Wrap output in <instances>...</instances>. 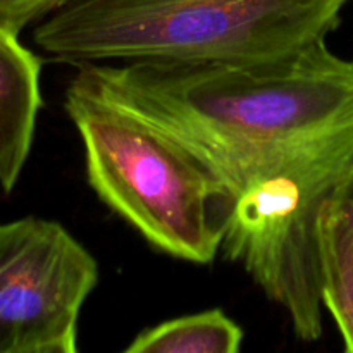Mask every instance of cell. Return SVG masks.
Here are the masks:
<instances>
[{
  "label": "cell",
  "mask_w": 353,
  "mask_h": 353,
  "mask_svg": "<svg viewBox=\"0 0 353 353\" xmlns=\"http://www.w3.org/2000/svg\"><path fill=\"white\" fill-rule=\"evenodd\" d=\"M317 231L323 303L340 330L345 352L353 353V226L327 200Z\"/></svg>",
  "instance_id": "52a82bcc"
},
{
  "label": "cell",
  "mask_w": 353,
  "mask_h": 353,
  "mask_svg": "<svg viewBox=\"0 0 353 353\" xmlns=\"http://www.w3.org/2000/svg\"><path fill=\"white\" fill-rule=\"evenodd\" d=\"M41 61L0 26V186L12 192L30 157L41 109Z\"/></svg>",
  "instance_id": "8992f818"
},
{
  "label": "cell",
  "mask_w": 353,
  "mask_h": 353,
  "mask_svg": "<svg viewBox=\"0 0 353 353\" xmlns=\"http://www.w3.org/2000/svg\"><path fill=\"white\" fill-rule=\"evenodd\" d=\"M97 259L55 221L0 224V353H76Z\"/></svg>",
  "instance_id": "5b68a950"
},
{
  "label": "cell",
  "mask_w": 353,
  "mask_h": 353,
  "mask_svg": "<svg viewBox=\"0 0 353 353\" xmlns=\"http://www.w3.org/2000/svg\"><path fill=\"white\" fill-rule=\"evenodd\" d=\"M245 331L221 309L165 321L141 331L126 353H236Z\"/></svg>",
  "instance_id": "ba28073f"
},
{
  "label": "cell",
  "mask_w": 353,
  "mask_h": 353,
  "mask_svg": "<svg viewBox=\"0 0 353 353\" xmlns=\"http://www.w3.org/2000/svg\"><path fill=\"white\" fill-rule=\"evenodd\" d=\"M69 83L174 137L219 183L353 126V57L326 40L254 61L90 62Z\"/></svg>",
  "instance_id": "6da1fadb"
},
{
  "label": "cell",
  "mask_w": 353,
  "mask_h": 353,
  "mask_svg": "<svg viewBox=\"0 0 353 353\" xmlns=\"http://www.w3.org/2000/svg\"><path fill=\"white\" fill-rule=\"evenodd\" d=\"M331 207L341 214L353 226V164L330 199Z\"/></svg>",
  "instance_id": "30bf717a"
},
{
  "label": "cell",
  "mask_w": 353,
  "mask_h": 353,
  "mask_svg": "<svg viewBox=\"0 0 353 353\" xmlns=\"http://www.w3.org/2000/svg\"><path fill=\"white\" fill-rule=\"evenodd\" d=\"M64 109L99 199L162 254L210 264L230 214L226 190L210 169L161 128L72 83Z\"/></svg>",
  "instance_id": "3957f363"
},
{
  "label": "cell",
  "mask_w": 353,
  "mask_h": 353,
  "mask_svg": "<svg viewBox=\"0 0 353 353\" xmlns=\"http://www.w3.org/2000/svg\"><path fill=\"white\" fill-rule=\"evenodd\" d=\"M353 164V126L224 183L221 252L288 314L302 341L323 336L319 214Z\"/></svg>",
  "instance_id": "277c9868"
},
{
  "label": "cell",
  "mask_w": 353,
  "mask_h": 353,
  "mask_svg": "<svg viewBox=\"0 0 353 353\" xmlns=\"http://www.w3.org/2000/svg\"><path fill=\"white\" fill-rule=\"evenodd\" d=\"M350 0H69L34 43L69 65L133 59L254 61L326 40Z\"/></svg>",
  "instance_id": "7a4b0ae2"
},
{
  "label": "cell",
  "mask_w": 353,
  "mask_h": 353,
  "mask_svg": "<svg viewBox=\"0 0 353 353\" xmlns=\"http://www.w3.org/2000/svg\"><path fill=\"white\" fill-rule=\"evenodd\" d=\"M69 0H0V26L21 33L26 26L40 23Z\"/></svg>",
  "instance_id": "9c48e42d"
}]
</instances>
